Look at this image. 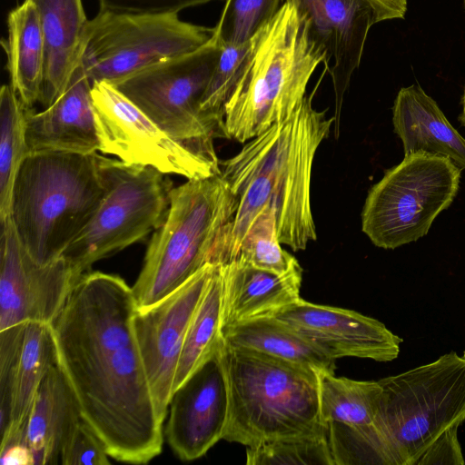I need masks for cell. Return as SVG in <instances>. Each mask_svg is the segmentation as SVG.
I'll return each instance as SVG.
<instances>
[{
  "instance_id": "6",
  "label": "cell",
  "mask_w": 465,
  "mask_h": 465,
  "mask_svg": "<svg viewBox=\"0 0 465 465\" xmlns=\"http://www.w3.org/2000/svg\"><path fill=\"white\" fill-rule=\"evenodd\" d=\"M222 358L229 391L223 440L250 447L327 430L318 373L224 341Z\"/></svg>"
},
{
  "instance_id": "20",
  "label": "cell",
  "mask_w": 465,
  "mask_h": 465,
  "mask_svg": "<svg viewBox=\"0 0 465 465\" xmlns=\"http://www.w3.org/2000/svg\"><path fill=\"white\" fill-rule=\"evenodd\" d=\"M81 418L74 392L55 362L43 379L20 430L2 440L1 448L21 443L32 452L35 465L58 464L64 442Z\"/></svg>"
},
{
  "instance_id": "8",
  "label": "cell",
  "mask_w": 465,
  "mask_h": 465,
  "mask_svg": "<svg viewBox=\"0 0 465 465\" xmlns=\"http://www.w3.org/2000/svg\"><path fill=\"white\" fill-rule=\"evenodd\" d=\"M460 173L448 157L405 155L370 189L361 211L362 232L375 246L386 250L416 242L452 203Z\"/></svg>"
},
{
  "instance_id": "35",
  "label": "cell",
  "mask_w": 465,
  "mask_h": 465,
  "mask_svg": "<svg viewBox=\"0 0 465 465\" xmlns=\"http://www.w3.org/2000/svg\"><path fill=\"white\" fill-rule=\"evenodd\" d=\"M460 426L456 424L440 434L421 455L416 465L464 464V456L458 440Z\"/></svg>"
},
{
  "instance_id": "7",
  "label": "cell",
  "mask_w": 465,
  "mask_h": 465,
  "mask_svg": "<svg viewBox=\"0 0 465 465\" xmlns=\"http://www.w3.org/2000/svg\"><path fill=\"white\" fill-rule=\"evenodd\" d=\"M237 205L238 198L221 173L173 187L166 218L153 232L132 286L139 310L161 301L214 262L218 240Z\"/></svg>"
},
{
  "instance_id": "12",
  "label": "cell",
  "mask_w": 465,
  "mask_h": 465,
  "mask_svg": "<svg viewBox=\"0 0 465 465\" xmlns=\"http://www.w3.org/2000/svg\"><path fill=\"white\" fill-rule=\"evenodd\" d=\"M99 152L187 180L221 173L220 163L174 139L108 82L92 84Z\"/></svg>"
},
{
  "instance_id": "5",
  "label": "cell",
  "mask_w": 465,
  "mask_h": 465,
  "mask_svg": "<svg viewBox=\"0 0 465 465\" xmlns=\"http://www.w3.org/2000/svg\"><path fill=\"white\" fill-rule=\"evenodd\" d=\"M324 53L285 1L262 29L224 104L223 137L246 143L290 116L306 96Z\"/></svg>"
},
{
  "instance_id": "1",
  "label": "cell",
  "mask_w": 465,
  "mask_h": 465,
  "mask_svg": "<svg viewBox=\"0 0 465 465\" xmlns=\"http://www.w3.org/2000/svg\"><path fill=\"white\" fill-rule=\"evenodd\" d=\"M134 295L118 275L84 273L51 324L56 363L83 420L110 458L144 464L162 452L163 424L134 328Z\"/></svg>"
},
{
  "instance_id": "3",
  "label": "cell",
  "mask_w": 465,
  "mask_h": 465,
  "mask_svg": "<svg viewBox=\"0 0 465 465\" xmlns=\"http://www.w3.org/2000/svg\"><path fill=\"white\" fill-rule=\"evenodd\" d=\"M113 158L30 152L16 176L10 221L35 261L61 258L90 223L111 184Z\"/></svg>"
},
{
  "instance_id": "4",
  "label": "cell",
  "mask_w": 465,
  "mask_h": 465,
  "mask_svg": "<svg viewBox=\"0 0 465 465\" xmlns=\"http://www.w3.org/2000/svg\"><path fill=\"white\" fill-rule=\"evenodd\" d=\"M312 92L292 114L244 143L232 157L220 162L221 173L235 194L251 179L262 176L270 187V205L278 238L293 251L317 239L312 212L311 181L316 152L331 131L334 117L318 111Z\"/></svg>"
},
{
  "instance_id": "11",
  "label": "cell",
  "mask_w": 465,
  "mask_h": 465,
  "mask_svg": "<svg viewBox=\"0 0 465 465\" xmlns=\"http://www.w3.org/2000/svg\"><path fill=\"white\" fill-rule=\"evenodd\" d=\"M167 175L113 158L111 184L103 202L63 254L79 275L163 224L174 187Z\"/></svg>"
},
{
  "instance_id": "24",
  "label": "cell",
  "mask_w": 465,
  "mask_h": 465,
  "mask_svg": "<svg viewBox=\"0 0 465 465\" xmlns=\"http://www.w3.org/2000/svg\"><path fill=\"white\" fill-rule=\"evenodd\" d=\"M8 36L3 43L10 85L26 109L40 100L45 48L39 15L29 0L13 9L7 17Z\"/></svg>"
},
{
  "instance_id": "9",
  "label": "cell",
  "mask_w": 465,
  "mask_h": 465,
  "mask_svg": "<svg viewBox=\"0 0 465 465\" xmlns=\"http://www.w3.org/2000/svg\"><path fill=\"white\" fill-rule=\"evenodd\" d=\"M222 46L212 37L191 53L159 62L112 84L174 139L220 163L213 140L221 125L201 111V100Z\"/></svg>"
},
{
  "instance_id": "39",
  "label": "cell",
  "mask_w": 465,
  "mask_h": 465,
  "mask_svg": "<svg viewBox=\"0 0 465 465\" xmlns=\"http://www.w3.org/2000/svg\"><path fill=\"white\" fill-rule=\"evenodd\" d=\"M462 357L465 359V351H463Z\"/></svg>"
},
{
  "instance_id": "18",
  "label": "cell",
  "mask_w": 465,
  "mask_h": 465,
  "mask_svg": "<svg viewBox=\"0 0 465 465\" xmlns=\"http://www.w3.org/2000/svg\"><path fill=\"white\" fill-rule=\"evenodd\" d=\"M55 362L50 324L25 322L0 331L2 439L20 430L43 379Z\"/></svg>"
},
{
  "instance_id": "32",
  "label": "cell",
  "mask_w": 465,
  "mask_h": 465,
  "mask_svg": "<svg viewBox=\"0 0 465 465\" xmlns=\"http://www.w3.org/2000/svg\"><path fill=\"white\" fill-rule=\"evenodd\" d=\"M260 32L252 40L242 45L222 46L218 62L202 97L201 111L216 121L222 129L224 104L240 76L245 61L256 45Z\"/></svg>"
},
{
  "instance_id": "22",
  "label": "cell",
  "mask_w": 465,
  "mask_h": 465,
  "mask_svg": "<svg viewBox=\"0 0 465 465\" xmlns=\"http://www.w3.org/2000/svg\"><path fill=\"white\" fill-rule=\"evenodd\" d=\"M37 10L45 62L39 102L48 107L63 93L80 60L88 19L82 0H29Z\"/></svg>"
},
{
  "instance_id": "10",
  "label": "cell",
  "mask_w": 465,
  "mask_h": 465,
  "mask_svg": "<svg viewBox=\"0 0 465 465\" xmlns=\"http://www.w3.org/2000/svg\"><path fill=\"white\" fill-rule=\"evenodd\" d=\"M213 28L183 22L177 15L100 11L85 26L80 62L93 84H114L159 62L205 45Z\"/></svg>"
},
{
  "instance_id": "2",
  "label": "cell",
  "mask_w": 465,
  "mask_h": 465,
  "mask_svg": "<svg viewBox=\"0 0 465 465\" xmlns=\"http://www.w3.org/2000/svg\"><path fill=\"white\" fill-rule=\"evenodd\" d=\"M378 381L374 421L334 432L342 465H416L440 434L465 421V359L456 351Z\"/></svg>"
},
{
  "instance_id": "36",
  "label": "cell",
  "mask_w": 465,
  "mask_h": 465,
  "mask_svg": "<svg viewBox=\"0 0 465 465\" xmlns=\"http://www.w3.org/2000/svg\"><path fill=\"white\" fill-rule=\"evenodd\" d=\"M0 462L3 465H35L30 450L24 444H11L0 449Z\"/></svg>"
},
{
  "instance_id": "38",
  "label": "cell",
  "mask_w": 465,
  "mask_h": 465,
  "mask_svg": "<svg viewBox=\"0 0 465 465\" xmlns=\"http://www.w3.org/2000/svg\"><path fill=\"white\" fill-rule=\"evenodd\" d=\"M462 118L465 124V91H464V96H463V113H462Z\"/></svg>"
},
{
  "instance_id": "25",
  "label": "cell",
  "mask_w": 465,
  "mask_h": 465,
  "mask_svg": "<svg viewBox=\"0 0 465 465\" xmlns=\"http://www.w3.org/2000/svg\"><path fill=\"white\" fill-rule=\"evenodd\" d=\"M226 344L259 351L316 373H334L335 359L275 317H264L223 329Z\"/></svg>"
},
{
  "instance_id": "37",
  "label": "cell",
  "mask_w": 465,
  "mask_h": 465,
  "mask_svg": "<svg viewBox=\"0 0 465 465\" xmlns=\"http://www.w3.org/2000/svg\"><path fill=\"white\" fill-rule=\"evenodd\" d=\"M374 5L380 22L394 19L403 18L407 12V0H370Z\"/></svg>"
},
{
  "instance_id": "15",
  "label": "cell",
  "mask_w": 465,
  "mask_h": 465,
  "mask_svg": "<svg viewBox=\"0 0 465 465\" xmlns=\"http://www.w3.org/2000/svg\"><path fill=\"white\" fill-rule=\"evenodd\" d=\"M223 345L171 398L164 433L169 446L182 460L201 458L223 437L229 391Z\"/></svg>"
},
{
  "instance_id": "33",
  "label": "cell",
  "mask_w": 465,
  "mask_h": 465,
  "mask_svg": "<svg viewBox=\"0 0 465 465\" xmlns=\"http://www.w3.org/2000/svg\"><path fill=\"white\" fill-rule=\"evenodd\" d=\"M109 457L102 440L81 418L64 442L60 464L108 465Z\"/></svg>"
},
{
  "instance_id": "28",
  "label": "cell",
  "mask_w": 465,
  "mask_h": 465,
  "mask_svg": "<svg viewBox=\"0 0 465 465\" xmlns=\"http://www.w3.org/2000/svg\"><path fill=\"white\" fill-rule=\"evenodd\" d=\"M26 108L10 84L0 90V223L10 215L14 184L28 153Z\"/></svg>"
},
{
  "instance_id": "27",
  "label": "cell",
  "mask_w": 465,
  "mask_h": 465,
  "mask_svg": "<svg viewBox=\"0 0 465 465\" xmlns=\"http://www.w3.org/2000/svg\"><path fill=\"white\" fill-rule=\"evenodd\" d=\"M321 418L324 425H371L376 417L381 386L378 381H356L334 373H318Z\"/></svg>"
},
{
  "instance_id": "19",
  "label": "cell",
  "mask_w": 465,
  "mask_h": 465,
  "mask_svg": "<svg viewBox=\"0 0 465 465\" xmlns=\"http://www.w3.org/2000/svg\"><path fill=\"white\" fill-rule=\"evenodd\" d=\"M30 152L91 154L99 152L92 84L79 60L63 93L41 112L26 109Z\"/></svg>"
},
{
  "instance_id": "34",
  "label": "cell",
  "mask_w": 465,
  "mask_h": 465,
  "mask_svg": "<svg viewBox=\"0 0 465 465\" xmlns=\"http://www.w3.org/2000/svg\"><path fill=\"white\" fill-rule=\"evenodd\" d=\"M100 11L143 15H177L212 0H98Z\"/></svg>"
},
{
  "instance_id": "26",
  "label": "cell",
  "mask_w": 465,
  "mask_h": 465,
  "mask_svg": "<svg viewBox=\"0 0 465 465\" xmlns=\"http://www.w3.org/2000/svg\"><path fill=\"white\" fill-rule=\"evenodd\" d=\"M223 281L218 262L186 332L177 364L173 392L223 344Z\"/></svg>"
},
{
  "instance_id": "21",
  "label": "cell",
  "mask_w": 465,
  "mask_h": 465,
  "mask_svg": "<svg viewBox=\"0 0 465 465\" xmlns=\"http://www.w3.org/2000/svg\"><path fill=\"white\" fill-rule=\"evenodd\" d=\"M223 329L273 316L301 299L302 267L278 274L239 260L222 263Z\"/></svg>"
},
{
  "instance_id": "17",
  "label": "cell",
  "mask_w": 465,
  "mask_h": 465,
  "mask_svg": "<svg viewBox=\"0 0 465 465\" xmlns=\"http://www.w3.org/2000/svg\"><path fill=\"white\" fill-rule=\"evenodd\" d=\"M296 8L312 41L324 53L340 110L359 67L370 28L380 22L370 0H285Z\"/></svg>"
},
{
  "instance_id": "14",
  "label": "cell",
  "mask_w": 465,
  "mask_h": 465,
  "mask_svg": "<svg viewBox=\"0 0 465 465\" xmlns=\"http://www.w3.org/2000/svg\"><path fill=\"white\" fill-rule=\"evenodd\" d=\"M0 223V331L25 322L51 325L82 275L63 256L38 262L20 243L10 218Z\"/></svg>"
},
{
  "instance_id": "16",
  "label": "cell",
  "mask_w": 465,
  "mask_h": 465,
  "mask_svg": "<svg viewBox=\"0 0 465 465\" xmlns=\"http://www.w3.org/2000/svg\"><path fill=\"white\" fill-rule=\"evenodd\" d=\"M272 317L288 324L335 360L355 357L391 361L398 358L403 341L374 318L302 298Z\"/></svg>"
},
{
  "instance_id": "29",
  "label": "cell",
  "mask_w": 465,
  "mask_h": 465,
  "mask_svg": "<svg viewBox=\"0 0 465 465\" xmlns=\"http://www.w3.org/2000/svg\"><path fill=\"white\" fill-rule=\"evenodd\" d=\"M249 465H334L327 430L282 438L247 447Z\"/></svg>"
},
{
  "instance_id": "30",
  "label": "cell",
  "mask_w": 465,
  "mask_h": 465,
  "mask_svg": "<svg viewBox=\"0 0 465 465\" xmlns=\"http://www.w3.org/2000/svg\"><path fill=\"white\" fill-rule=\"evenodd\" d=\"M282 0H226L212 37L221 45L252 40L277 14Z\"/></svg>"
},
{
  "instance_id": "23",
  "label": "cell",
  "mask_w": 465,
  "mask_h": 465,
  "mask_svg": "<svg viewBox=\"0 0 465 465\" xmlns=\"http://www.w3.org/2000/svg\"><path fill=\"white\" fill-rule=\"evenodd\" d=\"M392 123L402 142L404 156L415 153L444 156L461 170L465 169V138L419 85L399 91Z\"/></svg>"
},
{
  "instance_id": "13",
  "label": "cell",
  "mask_w": 465,
  "mask_h": 465,
  "mask_svg": "<svg viewBox=\"0 0 465 465\" xmlns=\"http://www.w3.org/2000/svg\"><path fill=\"white\" fill-rule=\"evenodd\" d=\"M218 262L204 265L178 289L142 310L134 328L157 414L163 422L187 330Z\"/></svg>"
},
{
  "instance_id": "31",
  "label": "cell",
  "mask_w": 465,
  "mask_h": 465,
  "mask_svg": "<svg viewBox=\"0 0 465 465\" xmlns=\"http://www.w3.org/2000/svg\"><path fill=\"white\" fill-rule=\"evenodd\" d=\"M236 260L278 274L300 267L296 258L282 247L275 216L270 210L263 211L254 220L241 244Z\"/></svg>"
},
{
  "instance_id": "40",
  "label": "cell",
  "mask_w": 465,
  "mask_h": 465,
  "mask_svg": "<svg viewBox=\"0 0 465 465\" xmlns=\"http://www.w3.org/2000/svg\"><path fill=\"white\" fill-rule=\"evenodd\" d=\"M464 6H465V0H464Z\"/></svg>"
}]
</instances>
